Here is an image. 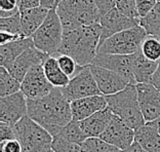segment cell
<instances>
[{"label": "cell", "mask_w": 160, "mask_h": 152, "mask_svg": "<svg viewBox=\"0 0 160 152\" xmlns=\"http://www.w3.org/2000/svg\"><path fill=\"white\" fill-rule=\"evenodd\" d=\"M28 116L52 137L59 135L73 120L71 103L61 89L54 88L49 95L37 100H28Z\"/></svg>", "instance_id": "cell-1"}, {"label": "cell", "mask_w": 160, "mask_h": 152, "mask_svg": "<svg viewBox=\"0 0 160 152\" xmlns=\"http://www.w3.org/2000/svg\"><path fill=\"white\" fill-rule=\"evenodd\" d=\"M101 35L100 24L64 31L63 41L58 53L73 58L81 67L90 66L98 56Z\"/></svg>", "instance_id": "cell-2"}, {"label": "cell", "mask_w": 160, "mask_h": 152, "mask_svg": "<svg viewBox=\"0 0 160 152\" xmlns=\"http://www.w3.org/2000/svg\"><path fill=\"white\" fill-rule=\"evenodd\" d=\"M56 12L64 31L100 24L102 18L94 0H64Z\"/></svg>", "instance_id": "cell-3"}, {"label": "cell", "mask_w": 160, "mask_h": 152, "mask_svg": "<svg viewBox=\"0 0 160 152\" xmlns=\"http://www.w3.org/2000/svg\"><path fill=\"white\" fill-rule=\"evenodd\" d=\"M106 101L112 113L134 131L146 124L140 108L136 84H128L121 92L106 96Z\"/></svg>", "instance_id": "cell-4"}, {"label": "cell", "mask_w": 160, "mask_h": 152, "mask_svg": "<svg viewBox=\"0 0 160 152\" xmlns=\"http://www.w3.org/2000/svg\"><path fill=\"white\" fill-rule=\"evenodd\" d=\"M16 139L22 152H47L52 150L53 137L27 115L13 125Z\"/></svg>", "instance_id": "cell-5"}, {"label": "cell", "mask_w": 160, "mask_h": 152, "mask_svg": "<svg viewBox=\"0 0 160 152\" xmlns=\"http://www.w3.org/2000/svg\"><path fill=\"white\" fill-rule=\"evenodd\" d=\"M148 36L142 26H137L108 38L99 46L98 53L101 55L132 56L141 50L142 44Z\"/></svg>", "instance_id": "cell-6"}, {"label": "cell", "mask_w": 160, "mask_h": 152, "mask_svg": "<svg viewBox=\"0 0 160 152\" xmlns=\"http://www.w3.org/2000/svg\"><path fill=\"white\" fill-rule=\"evenodd\" d=\"M64 28L56 9L49 10L44 23L32 36L34 46L48 56H56L63 41Z\"/></svg>", "instance_id": "cell-7"}, {"label": "cell", "mask_w": 160, "mask_h": 152, "mask_svg": "<svg viewBox=\"0 0 160 152\" xmlns=\"http://www.w3.org/2000/svg\"><path fill=\"white\" fill-rule=\"evenodd\" d=\"M64 97L72 103L73 101L102 95L89 66L84 67L73 77L67 86L61 89Z\"/></svg>", "instance_id": "cell-8"}, {"label": "cell", "mask_w": 160, "mask_h": 152, "mask_svg": "<svg viewBox=\"0 0 160 152\" xmlns=\"http://www.w3.org/2000/svg\"><path fill=\"white\" fill-rule=\"evenodd\" d=\"M54 86L47 80L42 65L34 66L21 83V92L28 100H37L49 95Z\"/></svg>", "instance_id": "cell-9"}, {"label": "cell", "mask_w": 160, "mask_h": 152, "mask_svg": "<svg viewBox=\"0 0 160 152\" xmlns=\"http://www.w3.org/2000/svg\"><path fill=\"white\" fill-rule=\"evenodd\" d=\"M140 108L146 124L153 122L160 118V90L151 83H138Z\"/></svg>", "instance_id": "cell-10"}, {"label": "cell", "mask_w": 160, "mask_h": 152, "mask_svg": "<svg viewBox=\"0 0 160 152\" xmlns=\"http://www.w3.org/2000/svg\"><path fill=\"white\" fill-rule=\"evenodd\" d=\"M100 139L123 151L134 143V129L114 115L106 131L100 136Z\"/></svg>", "instance_id": "cell-11"}, {"label": "cell", "mask_w": 160, "mask_h": 152, "mask_svg": "<svg viewBox=\"0 0 160 152\" xmlns=\"http://www.w3.org/2000/svg\"><path fill=\"white\" fill-rule=\"evenodd\" d=\"M28 115L27 98L22 92L0 98V121L14 125Z\"/></svg>", "instance_id": "cell-12"}, {"label": "cell", "mask_w": 160, "mask_h": 152, "mask_svg": "<svg viewBox=\"0 0 160 152\" xmlns=\"http://www.w3.org/2000/svg\"><path fill=\"white\" fill-rule=\"evenodd\" d=\"M89 68L101 94L105 97L115 95L124 89L128 84H132L124 77L118 75L113 71L105 69V68L93 64L90 65Z\"/></svg>", "instance_id": "cell-13"}, {"label": "cell", "mask_w": 160, "mask_h": 152, "mask_svg": "<svg viewBox=\"0 0 160 152\" xmlns=\"http://www.w3.org/2000/svg\"><path fill=\"white\" fill-rule=\"evenodd\" d=\"M100 25L102 28L100 44H102L105 40L112 37L113 35L139 26L140 23L132 19L127 18L115 7L114 9L110 10L108 13H106L105 16L101 18Z\"/></svg>", "instance_id": "cell-14"}, {"label": "cell", "mask_w": 160, "mask_h": 152, "mask_svg": "<svg viewBox=\"0 0 160 152\" xmlns=\"http://www.w3.org/2000/svg\"><path fill=\"white\" fill-rule=\"evenodd\" d=\"M48 57V55L40 52L39 49L33 46V48H28L26 52H24L19 58H17L13 63L10 64L8 67H6V70L17 80H19L22 83L25 76L32 68L37 66V65H43Z\"/></svg>", "instance_id": "cell-15"}, {"label": "cell", "mask_w": 160, "mask_h": 152, "mask_svg": "<svg viewBox=\"0 0 160 152\" xmlns=\"http://www.w3.org/2000/svg\"><path fill=\"white\" fill-rule=\"evenodd\" d=\"M92 64L110 71H113L118 75L124 77L132 84H137L132 71V56L101 55V53H98Z\"/></svg>", "instance_id": "cell-16"}, {"label": "cell", "mask_w": 160, "mask_h": 152, "mask_svg": "<svg viewBox=\"0 0 160 152\" xmlns=\"http://www.w3.org/2000/svg\"><path fill=\"white\" fill-rule=\"evenodd\" d=\"M106 108H108V103L103 95L83 98L71 103L72 118L75 121H82Z\"/></svg>", "instance_id": "cell-17"}, {"label": "cell", "mask_w": 160, "mask_h": 152, "mask_svg": "<svg viewBox=\"0 0 160 152\" xmlns=\"http://www.w3.org/2000/svg\"><path fill=\"white\" fill-rule=\"evenodd\" d=\"M113 116L114 114L112 113V111L109 108H106L84 120L79 121V124L87 139L100 138V136L106 131L108 125L110 124Z\"/></svg>", "instance_id": "cell-18"}, {"label": "cell", "mask_w": 160, "mask_h": 152, "mask_svg": "<svg viewBox=\"0 0 160 152\" xmlns=\"http://www.w3.org/2000/svg\"><path fill=\"white\" fill-rule=\"evenodd\" d=\"M158 63L148 60L139 50L132 55V71L138 83H151L152 77L157 70Z\"/></svg>", "instance_id": "cell-19"}, {"label": "cell", "mask_w": 160, "mask_h": 152, "mask_svg": "<svg viewBox=\"0 0 160 152\" xmlns=\"http://www.w3.org/2000/svg\"><path fill=\"white\" fill-rule=\"evenodd\" d=\"M49 10L42 8L41 6L35 7V8L21 10V22L23 34L26 38H32V36L41 25L44 23L45 19L48 16Z\"/></svg>", "instance_id": "cell-20"}, {"label": "cell", "mask_w": 160, "mask_h": 152, "mask_svg": "<svg viewBox=\"0 0 160 152\" xmlns=\"http://www.w3.org/2000/svg\"><path fill=\"white\" fill-rule=\"evenodd\" d=\"M34 42L32 38H21L8 44L0 46V65L1 67H8L28 48H33Z\"/></svg>", "instance_id": "cell-21"}, {"label": "cell", "mask_w": 160, "mask_h": 152, "mask_svg": "<svg viewBox=\"0 0 160 152\" xmlns=\"http://www.w3.org/2000/svg\"><path fill=\"white\" fill-rule=\"evenodd\" d=\"M134 142L148 152H160V134L151 124H146L134 131Z\"/></svg>", "instance_id": "cell-22"}, {"label": "cell", "mask_w": 160, "mask_h": 152, "mask_svg": "<svg viewBox=\"0 0 160 152\" xmlns=\"http://www.w3.org/2000/svg\"><path fill=\"white\" fill-rule=\"evenodd\" d=\"M42 66L47 80L52 83L54 88L63 89L70 82L71 79L62 71L56 57L49 56L45 60V62L43 63Z\"/></svg>", "instance_id": "cell-23"}, {"label": "cell", "mask_w": 160, "mask_h": 152, "mask_svg": "<svg viewBox=\"0 0 160 152\" xmlns=\"http://www.w3.org/2000/svg\"><path fill=\"white\" fill-rule=\"evenodd\" d=\"M142 26L149 36L158 38L160 40V3H157L152 12L140 20Z\"/></svg>", "instance_id": "cell-24"}, {"label": "cell", "mask_w": 160, "mask_h": 152, "mask_svg": "<svg viewBox=\"0 0 160 152\" xmlns=\"http://www.w3.org/2000/svg\"><path fill=\"white\" fill-rule=\"evenodd\" d=\"M21 92V82L17 80L4 67H0V98Z\"/></svg>", "instance_id": "cell-25"}, {"label": "cell", "mask_w": 160, "mask_h": 152, "mask_svg": "<svg viewBox=\"0 0 160 152\" xmlns=\"http://www.w3.org/2000/svg\"><path fill=\"white\" fill-rule=\"evenodd\" d=\"M59 135L69 142L77 144V145H82L87 140V137L83 133L79 121L75 120H72L67 126H65Z\"/></svg>", "instance_id": "cell-26"}, {"label": "cell", "mask_w": 160, "mask_h": 152, "mask_svg": "<svg viewBox=\"0 0 160 152\" xmlns=\"http://www.w3.org/2000/svg\"><path fill=\"white\" fill-rule=\"evenodd\" d=\"M141 52L148 60L159 63L160 61V40L153 36H147L142 44Z\"/></svg>", "instance_id": "cell-27"}, {"label": "cell", "mask_w": 160, "mask_h": 152, "mask_svg": "<svg viewBox=\"0 0 160 152\" xmlns=\"http://www.w3.org/2000/svg\"><path fill=\"white\" fill-rule=\"evenodd\" d=\"M57 58L58 62L61 67L62 71L64 72L65 74L70 79L75 77L80 71H81L84 67H81L76 63V61L73 58L66 56V55H61V53H57L56 56H53Z\"/></svg>", "instance_id": "cell-28"}, {"label": "cell", "mask_w": 160, "mask_h": 152, "mask_svg": "<svg viewBox=\"0 0 160 152\" xmlns=\"http://www.w3.org/2000/svg\"><path fill=\"white\" fill-rule=\"evenodd\" d=\"M0 32H7L10 34L24 36L20 13L6 19H0Z\"/></svg>", "instance_id": "cell-29"}, {"label": "cell", "mask_w": 160, "mask_h": 152, "mask_svg": "<svg viewBox=\"0 0 160 152\" xmlns=\"http://www.w3.org/2000/svg\"><path fill=\"white\" fill-rule=\"evenodd\" d=\"M81 146L89 152H122L100 138H88Z\"/></svg>", "instance_id": "cell-30"}, {"label": "cell", "mask_w": 160, "mask_h": 152, "mask_svg": "<svg viewBox=\"0 0 160 152\" xmlns=\"http://www.w3.org/2000/svg\"><path fill=\"white\" fill-rule=\"evenodd\" d=\"M116 8L127 18L140 23L141 17L139 16V13H138L137 0H117Z\"/></svg>", "instance_id": "cell-31"}, {"label": "cell", "mask_w": 160, "mask_h": 152, "mask_svg": "<svg viewBox=\"0 0 160 152\" xmlns=\"http://www.w3.org/2000/svg\"><path fill=\"white\" fill-rule=\"evenodd\" d=\"M52 149L54 152H80L81 151V145L71 143L64 139L60 135H57L53 137Z\"/></svg>", "instance_id": "cell-32"}, {"label": "cell", "mask_w": 160, "mask_h": 152, "mask_svg": "<svg viewBox=\"0 0 160 152\" xmlns=\"http://www.w3.org/2000/svg\"><path fill=\"white\" fill-rule=\"evenodd\" d=\"M157 0H137V8L141 19L152 12V9L157 5Z\"/></svg>", "instance_id": "cell-33"}, {"label": "cell", "mask_w": 160, "mask_h": 152, "mask_svg": "<svg viewBox=\"0 0 160 152\" xmlns=\"http://www.w3.org/2000/svg\"><path fill=\"white\" fill-rule=\"evenodd\" d=\"M0 152H22V146L17 139L0 142Z\"/></svg>", "instance_id": "cell-34"}, {"label": "cell", "mask_w": 160, "mask_h": 152, "mask_svg": "<svg viewBox=\"0 0 160 152\" xmlns=\"http://www.w3.org/2000/svg\"><path fill=\"white\" fill-rule=\"evenodd\" d=\"M94 2H96L101 17H103L110 10L115 8L117 0H94Z\"/></svg>", "instance_id": "cell-35"}, {"label": "cell", "mask_w": 160, "mask_h": 152, "mask_svg": "<svg viewBox=\"0 0 160 152\" xmlns=\"http://www.w3.org/2000/svg\"><path fill=\"white\" fill-rule=\"evenodd\" d=\"M12 139H16L13 125L5 124V122H0V142Z\"/></svg>", "instance_id": "cell-36"}, {"label": "cell", "mask_w": 160, "mask_h": 152, "mask_svg": "<svg viewBox=\"0 0 160 152\" xmlns=\"http://www.w3.org/2000/svg\"><path fill=\"white\" fill-rule=\"evenodd\" d=\"M21 38H25V36L10 34V33H7V32H0V44L1 45L8 44V43L19 40Z\"/></svg>", "instance_id": "cell-37"}, {"label": "cell", "mask_w": 160, "mask_h": 152, "mask_svg": "<svg viewBox=\"0 0 160 152\" xmlns=\"http://www.w3.org/2000/svg\"><path fill=\"white\" fill-rule=\"evenodd\" d=\"M17 8H20L18 0H0V10L10 12Z\"/></svg>", "instance_id": "cell-38"}, {"label": "cell", "mask_w": 160, "mask_h": 152, "mask_svg": "<svg viewBox=\"0 0 160 152\" xmlns=\"http://www.w3.org/2000/svg\"><path fill=\"white\" fill-rule=\"evenodd\" d=\"M39 6H40V0H22L20 10L35 8V7H39Z\"/></svg>", "instance_id": "cell-39"}, {"label": "cell", "mask_w": 160, "mask_h": 152, "mask_svg": "<svg viewBox=\"0 0 160 152\" xmlns=\"http://www.w3.org/2000/svg\"><path fill=\"white\" fill-rule=\"evenodd\" d=\"M40 6L47 10L56 9L57 0H40Z\"/></svg>", "instance_id": "cell-40"}, {"label": "cell", "mask_w": 160, "mask_h": 152, "mask_svg": "<svg viewBox=\"0 0 160 152\" xmlns=\"http://www.w3.org/2000/svg\"><path fill=\"white\" fill-rule=\"evenodd\" d=\"M151 84H153L156 89L160 90V61H159V63H158L157 70H156V72L153 75V77H152Z\"/></svg>", "instance_id": "cell-41"}, {"label": "cell", "mask_w": 160, "mask_h": 152, "mask_svg": "<svg viewBox=\"0 0 160 152\" xmlns=\"http://www.w3.org/2000/svg\"><path fill=\"white\" fill-rule=\"evenodd\" d=\"M122 152H148V151H146L143 147H141L139 144L134 142L129 148H127V149L123 150Z\"/></svg>", "instance_id": "cell-42"}, {"label": "cell", "mask_w": 160, "mask_h": 152, "mask_svg": "<svg viewBox=\"0 0 160 152\" xmlns=\"http://www.w3.org/2000/svg\"><path fill=\"white\" fill-rule=\"evenodd\" d=\"M149 124H151L152 125H154L155 128L158 129V132H159V134H160V118L157 119V120L153 121V122H149Z\"/></svg>", "instance_id": "cell-43"}, {"label": "cell", "mask_w": 160, "mask_h": 152, "mask_svg": "<svg viewBox=\"0 0 160 152\" xmlns=\"http://www.w3.org/2000/svg\"><path fill=\"white\" fill-rule=\"evenodd\" d=\"M80 152H89L88 150H86V149H84V148H83L82 146H81V151H80Z\"/></svg>", "instance_id": "cell-44"}, {"label": "cell", "mask_w": 160, "mask_h": 152, "mask_svg": "<svg viewBox=\"0 0 160 152\" xmlns=\"http://www.w3.org/2000/svg\"><path fill=\"white\" fill-rule=\"evenodd\" d=\"M63 1H64V0H57V6L59 5L61 2H63ZM56 8H57V7H56Z\"/></svg>", "instance_id": "cell-45"}, {"label": "cell", "mask_w": 160, "mask_h": 152, "mask_svg": "<svg viewBox=\"0 0 160 152\" xmlns=\"http://www.w3.org/2000/svg\"><path fill=\"white\" fill-rule=\"evenodd\" d=\"M21 2H22V0H18V3H19V5H21Z\"/></svg>", "instance_id": "cell-46"}, {"label": "cell", "mask_w": 160, "mask_h": 152, "mask_svg": "<svg viewBox=\"0 0 160 152\" xmlns=\"http://www.w3.org/2000/svg\"><path fill=\"white\" fill-rule=\"evenodd\" d=\"M47 152H54V151H53V150L52 149V150H49V151H47Z\"/></svg>", "instance_id": "cell-47"}, {"label": "cell", "mask_w": 160, "mask_h": 152, "mask_svg": "<svg viewBox=\"0 0 160 152\" xmlns=\"http://www.w3.org/2000/svg\"><path fill=\"white\" fill-rule=\"evenodd\" d=\"M157 1H158V3H160V0H157Z\"/></svg>", "instance_id": "cell-48"}]
</instances>
